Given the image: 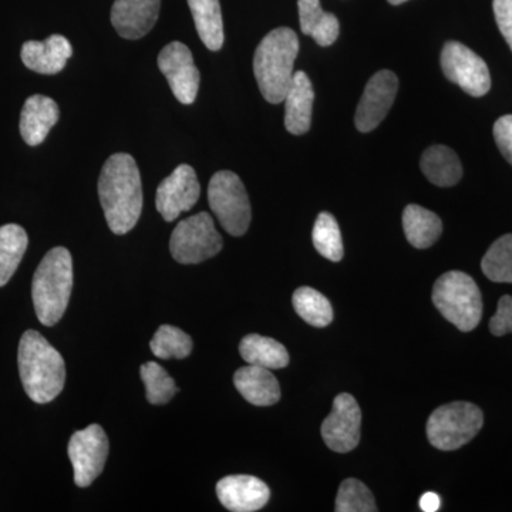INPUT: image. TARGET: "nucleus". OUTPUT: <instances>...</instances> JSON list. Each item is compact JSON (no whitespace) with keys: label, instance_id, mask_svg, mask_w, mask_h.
<instances>
[{"label":"nucleus","instance_id":"nucleus-11","mask_svg":"<svg viewBox=\"0 0 512 512\" xmlns=\"http://www.w3.org/2000/svg\"><path fill=\"white\" fill-rule=\"evenodd\" d=\"M157 64L170 84L175 99L185 106L194 103L200 90L201 74L188 46L181 42H171L161 50Z\"/></svg>","mask_w":512,"mask_h":512},{"label":"nucleus","instance_id":"nucleus-32","mask_svg":"<svg viewBox=\"0 0 512 512\" xmlns=\"http://www.w3.org/2000/svg\"><path fill=\"white\" fill-rule=\"evenodd\" d=\"M335 510L338 512H375V497L362 481L348 478L340 484Z\"/></svg>","mask_w":512,"mask_h":512},{"label":"nucleus","instance_id":"nucleus-1","mask_svg":"<svg viewBox=\"0 0 512 512\" xmlns=\"http://www.w3.org/2000/svg\"><path fill=\"white\" fill-rule=\"evenodd\" d=\"M99 198L113 234H128L143 211V184L136 160L126 153L113 154L101 168Z\"/></svg>","mask_w":512,"mask_h":512},{"label":"nucleus","instance_id":"nucleus-30","mask_svg":"<svg viewBox=\"0 0 512 512\" xmlns=\"http://www.w3.org/2000/svg\"><path fill=\"white\" fill-rule=\"evenodd\" d=\"M150 348L158 359H185L191 355L192 339L184 330L163 325L151 339Z\"/></svg>","mask_w":512,"mask_h":512},{"label":"nucleus","instance_id":"nucleus-2","mask_svg":"<svg viewBox=\"0 0 512 512\" xmlns=\"http://www.w3.org/2000/svg\"><path fill=\"white\" fill-rule=\"evenodd\" d=\"M20 380L29 399L37 404L53 402L66 383L62 355L37 330H26L19 343Z\"/></svg>","mask_w":512,"mask_h":512},{"label":"nucleus","instance_id":"nucleus-16","mask_svg":"<svg viewBox=\"0 0 512 512\" xmlns=\"http://www.w3.org/2000/svg\"><path fill=\"white\" fill-rule=\"evenodd\" d=\"M220 503L232 512H254L264 508L271 490L254 476H228L217 484Z\"/></svg>","mask_w":512,"mask_h":512},{"label":"nucleus","instance_id":"nucleus-3","mask_svg":"<svg viewBox=\"0 0 512 512\" xmlns=\"http://www.w3.org/2000/svg\"><path fill=\"white\" fill-rule=\"evenodd\" d=\"M299 53V39L289 28L269 32L256 47L254 73L259 92L271 104L285 100L291 86L293 66Z\"/></svg>","mask_w":512,"mask_h":512},{"label":"nucleus","instance_id":"nucleus-26","mask_svg":"<svg viewBox=\"0 0 512 512\" xmlns=\"http://www.w3.org/2000/svg\"><path fill=\"white\" fill-rule=\"evenodd\" d=\"M28 245V234L20 225L0 227V288L8 284L18 271Z\"/></svg>","mask_w":512,"mask_h":512},{"label":"nucleus","instance_id":"nucleus-7","mask_svg":"<svg viewBox=\"0 0 512 512\" xmlns=\"http://www.w3.org/2000/svg\"><path fill=\"white\" fill-rule=\"evenodd\" d=\"M208 202L222 228L232 237L247 234L251 204L241 178L232 171H218L208 185Z\"/></svg>","mask_w":512,"mask_h":512},{"label":"nucleus","instance_id":"nucleus-18","mask_svg":"<svg viewBox=\"0 0 512 512\" xmlns=\"http://www.w3.org/2000/svg\"><path fill=\"white\" fill-rule=\"evenodd\" d=\"M60 111L55 100L35 94L25 101L20 113V134L30 147L40 146L59 121Z\"/></svg>","mask_w":512,"mask_h":512},{"label":"nucleus","instance_id":"nucleus-35","mask_svg":"<svg viewBox=\"0 0 512 512\" xmlns=\"http://www.w3.org/2000/svg\"><path fill=\"white\" fill-rule=\"evenodd\" d=\"M493 9L498 29L512 50V0H494Z\"/></svg>","mask_w":512,"mask_h":512},{"label":"nucleus","instance_id":"nucleus-13","mask_svg":"<svg viewBox=\"0 0 512 512\" xmlns=\"http://www.w3.org/2000/svg\"><path fill=\"white\" fill-rule=\"evenodd\" d=\"M201 185L197 173L188 164L178 165L157 188V211L167 222L180 217L181 212L190 211L200 200Z\"/></svg>","mask_w":512,"mask_h":512},{"label":"nucleus","instance_id":"nucleus-17","mask_svg":"<svg viewBox=\"0 0 512 512\" xmlns=\"http://www.w3.org/2000/svg\"><path fill=\"white\" fill-rule=\"evenodd\" d=\"M22 62L32 72L39 74H57L66 67L67 60L73 56V47L62 35H52L43 42L29 40L22 46Z\"/></svg>","mask_w":512,"mask_h":512},{"label":"nucleus","instance_id":"nucleus-14","mask_svg":"<svg viewBox=\"0 0 512 512\" xmlns=\"http://www.w3.org/2000/svg\"><path fill=\"white\" fill-rule=\"evenodd\" d=\"M399 90V80L390 70H380L367 83L355 114L357 130L370 133L382 123L392 109Z\"/></svg>","mask_w":512,"mask_h":512},{"label":"nucleus","instance_id":"nucleus-23","mask_svg":"<svg viewBox=\"0 0 512 512\" xmlns=\"http://www.w3.org/2000/svg\"><path fill=\"white\" fill-rule=\"evenodd\" d=\"M201 42L211 52L224 46V20L220 0H187Z\"/></svg>","mask_w":512,"mask_h":512},{"label":"nucleus","instance_id":"nucleus-4","mask_svg":"<svg viewBox=\"0 0 512 512\" xmlns=\"http://www.w3.org/2000/svg\"><path fill=\"white\" fill-rule=\"evenodd\" d=\"M73 289V259L66 248L50 249L37 266L32 282V298L37 319L53 326L63 318Z\"/></svg>","mask_w":512,"mask_h":512},{"label":"nucleus","instance_id":"nucleus-21","mask_svg":"<svg viewBox=\"0 0 512 512\" xmlns=\"http://www.w3.org/2000/svg\"><path fill=\"white\" fill-rule=\"evenodd\" d=\"M421 171L437 187H453L463 177V165L457 154L447 146H431L420 161Z\"/></svg>","mask_w":512,"mask_h":512},{"label":"nucleus","instance_id":"nucleus-12","mask_svg":"<svg viewBox=\"0 0 512 512\" xmlns=\"http://www.w3.org/2000/svg\"><path fill=\"white\" fill-rule=\"evenodd\" d=\"M362 410L355 397L340 393L333 400V409L322 424L326 446L336 453H349L359 446Z\"/></svg>","mask_w":512,"mask_h":512},{"label":"nucleus","instance_id":"nucleus-36","mask_svg":"<svg viewBox=\"0 0 512 512\" xmlns=\"http://www.w3.org/2000/svg\"><path fill=\"white\" fill-rule=\"evenodd\" d=\"M441 500L439 495L436 493H426L421 495L420 498V510L424 512H436L439 511Z\"/></svg>","mask_w":512,"mask_h":512},{"label":"nucleus","instance_id":"nucleus-10","mask_svg":"<svg viewBox=\"0 0 512 512\" xmlns=\"http://www.w3.org/2000/svg\"><path fill=\"white\" fill-rule=\"evenodd\" d=\"M107 456L109 439L99 424H92L73 434L69 443V457L77 487H89L100 476Z\"/></svg>","mask_w":512,"mask_h":512},{"label":"nucleus","instance_id":"nucleus-5","mask_svg":"<svg viewBox=\"0 0 512 512\" xmlns=\"http://www.w3.org/2000/svg\"><path fill=\"white\" fill-rule=\"evenodd\" d=\"M434 306L461 332H471L483 318L480 288L470 275L450 271L437 279L433 288Z\"/></svg>","mask_w":512,"mask_h":512},{"label":"nucleus","instance_id":"nucleus-15","mask_svg":"<svg viewBox=\"0 0 512 512\" xmlns=\"http://www.w3.org/2000/svg\"><path fill=\"white\" fill-rule=\"evenodd\" d=\"M160 6L161 0H114L111 23L124 39H141L156 26Z\"/></svg>","mask_w":512,"mask_h":512},{"label":"nucleus","instance_id":"nucleus-24","mask_svg":"<svg viewBox=\"0 0 512 512\" xmlns=\"http://www.w3.org/2000/svg\"><path fill=\"white\" fill-rule=\"evenodd\" d=\"M403 229L410 245L417 249H426L436 244L440 238L443 222L434 212L412 204L404 208Z\"/></svg>","mask_w":512,"mask_h":512},{"label":"nucleus","instance_id":"nucleus-29","mask_svg":"<svg viewBox=\"0 0 512 512\" xmlns=\"http://www.w3.org/2000/svg\"><path fill=\"white\" fill-rule=\"evenodd\" d=\"M313 245L323 258L342 261L343 242L338 221L330 212H320L312 232Z\"/></svg>","mask_w":512,"mask_h":512},{"label":"nucleus","instance_id":"nucleus-27","mask_svg":"<svg viewBox=\"0 0 512 512\" xmlns=\"http://www.w3.org/2000/svg\"><path fill=\"white\" fill-rule=\"evenodd\" d=\"M293 308L306 323L315 328H325L333 320V308L329 299L316 289L302 286L293 293Z\"/></svg>","mask_w":512,"mask_h":512},{"label":"nucleus","instance_id":"nucleus-34","mask_svg":"<svg viewBox=\"0 0 512 512\" xmlns=\"http://www.w3.org/2000/svg\"><path fill=\"white\" fill-rule=\"evenodd\" d=\"M494 138L501 154L512 165V114H507L495 121Z\"/></svg>","mask_w":512,"mask_h":512},{"label":"nucleus","instance_id":"nucleus-37","mask_svg":"<svg viewBox=\"0 0 512 512\" xmlns=\"http://www.w3.org/2000/svg\"><path fill=\"white\" fill-rule=\"evenodd\" d=\"M387 2L392 3V5H402V3L407 2V0H387Z\"/></svg>","mask_w":512,"mask_h":512},{"label":"nucleus","instance_id":"nucleus-31","mask_svg":"<svg viewBox=\"0 0 512 512\" xmlns=\"http://www.w3.org/2000/svg\"><path fill=\"white\" fill-rule=\"evenodd\" d=\"M141 379L146 386V396L151 404H165L170 402L178 393L177 384L173 377L156 362H147L141 366Z\"/></svg>","mask_w":512,"mask_h":512},{"label":"nucleus","instance_id":"nucleus-28","mask_svg":"<svg viewBox=\"0 0 512 512\" xmlns=\"http://www.w3.org/2000/svg\"><path fill=\"white\" fill-rule=\"evenodd\" d=\"M481 269L490 281L512 284V234L498 238L481 261Z\"/></svg>","mask_w":512,"mask_h":512},{"label":"nucleus","instance_id":"nucleus-19","mask_svg":"<svg viewBox=\"0 0 512 512\" xmlns=\"http://www.w3.org/2000/svg\"><path fill=\"white\" fill-rule=\"evenodd\" d=\"M315 92L305 72H295L285 97V127L293 136H302L311 130Z\"/></svg>","mask_w":512,"mask_h":512},{"label":"nucleus","instance_id":"nucleus-33","mask_svg":"<svg viewBox=\"0 0 512 512\" xmlns=\"http://www.w3.org/2000/svg\"><path fill=\"white\" fill-rule=\"evenodd\" d=\"M490 332L494 336L512 333V295H504L498 301L497 312L490 320Z\"/></svg>","mask_w":512,"mask_h":512},{"label":"nucleus","instance_id":"nucleus-25","mask_svg":"<svg viewBox=\"0 0 512 512\" xmlns=\"http://www.w3.org/2000/svg\"><path fill=\"white\" fill-rule=\"evenodd\" d=\"M239 353L248 365L265 369H284L289 365V353L278 340L261 335H248L239 343Z\"/></svg>","mask_w":512,"mask_h":512},{"label":"nucleus","instance_id":"nucleus-9","mask_svg":"<svg viewBox=\"0 0 512 512\" xmlns=\"http://www.w3.org/2000/svg\"><path fill=\"white\" fill-rule=\"evenodd\" d=\"M441 69L450 82L467 94L483 97L490 92L491 76L487 63L460 42H447L441 52Z\"/></svg>","mask_w":512,"mask_h":512},{"label":"nucleus","instance_id":"nucleus-22","mask_svg":"<svg viewBox=\"0 0 512 512\" xmlns=\"http://www.w3.org/2000/svg\"><path fill=\"white\" fill-rule=\"evenodd\" d=\"M298 8L303 35L311 36L322 47L332 46L338 40L339 20L322 9L320 0H298Z\"/></svg>","mask_w":512,"mask_h":512},{"label":"nucleus","instance_id":"nucleus-8","mask_svg":"<svg viewBox=\"0 0 512 512\" xmlns=\"http://www.w3.org/2000/svg\"><path fill=\"white\" fill-rule=\"evenodd\" d=\"M222 245L224 241L208 212L185 218L175 227L170 239L171 255L183 265L207 261L220 254Z\"/></svg>","mask_w":512,"mask_h":512},{"label":"nucleus","instance_id":"nucleus-6","mask_svg":"<svg viewBox=\"0 0 512 512\" xmlns=\"http://www.w3.org/2000/svg\"><path fill=\"white\" fill-rule=\"evenodd\" d=\"M483 424V412L476 404L448 403L431 413L427 421V437L437 450H458L480 433Z\"/></svg>","mask_w":512,"mask_h":512},{"label":"nucleus","instance_id":"nucleus-20","mask_svg":"<svg viewBox=\"0 0 512 512\" xmlns=\"http://www.w3.org/2000/svg\"><path fill=\"white\" fill-rule=\"evenodd\" d=\"M234 384L241 396L254 406H272L281 399V386L265 367L248 365L237 370Z\"/></svg>","mask_w":512,"mask_h":512}]
</instances>
